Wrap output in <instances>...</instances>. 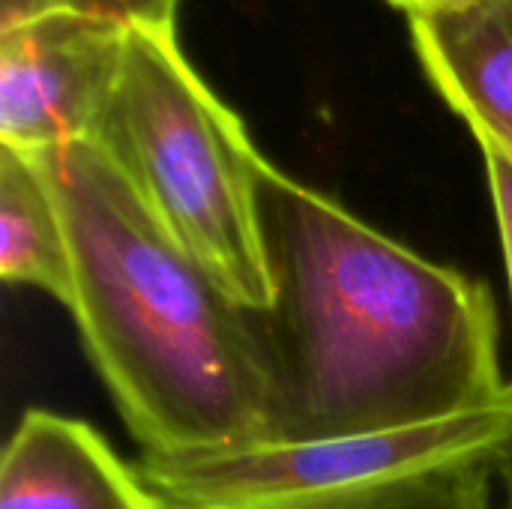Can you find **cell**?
Wrapping results in <instances>:
<instances>
[{
  "instance_id": "6da1fadb",
  "label": "cell",
  "mask_w": 512,
  "mask_h": 509,
  "mask_svg": "<svg viewBox=\"0 0 512 509\" xmlns=\"http://www.w3.org/2000/svg\"><path fill=\"white\" fill-rule=\"evenodd\" d=\"M273 303L255 312L267 438L312 441L498 405L489 285L381 234L267 159L258 171Z\"/></svg>"
},
{
  "instance_id": "7a4b0ae2",
  "label": "cell",
  "mask_w": 512,
  "mask_h": 509,
  "mask_svg": "<svg viewBox=\"0 0 512 509\" xmlns=\"http://www.w3.org/2000/svg\"><path fill=\"white\" fill-rule=\"evenodd\" d=\"M33 159L69 234V312L141 456L264 441L255 312L225 297L99 144L75 141Z\"/></svg>"
},
{
  "instance_id": "3957f363",
  "label": "cell",
  "mask_w": 512,
  "mask_h": 509,
  "mask_svg": "<svg viewBox=\"0 0 512 509\" xmlns=\"http://www.w3.org/2000/svg\"><path fill=\"white\" fill-rule=\"evenodd\" d=\"M162 228L249 312L273 303L258 171L240 117L198 78L174 30L129 27L126 57L93 138Z\"/></svg>"
},
{
  "instance_id": "277c9868",
  "label": "cell",
  "mask_w": 512,
  "mask_h": 509,
  "mask_svg": "<svg viewBox=\"0 0 512 509\" xmlns=\"http://www.w3.org/2000/svg\"><path fill=\"white\" fill-rule=\"evenodd\" d=\"M507 465L512 387L498 405L444 420L135 462L162 509H348L429 474Z\"/></svg>"
},
{
  "instance_id": "5b68a950",
  "label": "cell",
  "mask_w": 512,
  "mask_h": 509,
  "mask_svg": "<svg viewBox=\"0 0 512 509\" xmlns=\"http://www.w3.org/2000/svg\"><path fill=\"white\" fill-rule=\"evenodd\" d=\"M126 39L129 24L69 6L0 30V147L39 156L93 141Z\"/></svg>"
},
{
  "instance_id": "8992f818",
  "label": "cell",
  "mask_w": 512,
  "mask_h": 509,
  "mask_svg": "<svg viewBox=\"0 0 512 509\" xmlns=\"http://www.w3.org/2000/svg\"><path fill=\"white\" fill-rule=\"evenodd\" d=\"M0 509H162L135 465L81 420L27 411L0 462Z\"/></svg>"
},
{
  "instance_id": "52a82bcc",
  "label": "cell",
  "mask_w": 512,
  "mask_h": 509,
  "mask_svg": "<svg viewBox=\"0 0 512 509\" xmlns=\"http://www.w3.org/2000/svg\"><path fill=\"white\" fill-rule=\"evenodd\" d=\"M420 63L480 144L512 162V0L411 18Z\"/></svg>"
},
{
  "instance_id": "ba28073f",
  "label": "cell",
  "mask_w": 512,
  "mask_h": 509,
  "mask_svg": "<svg viewBox=\"0 0 512 509\" xmlns=\"http://www.w3.org/2000/svg\"><path fill=\"white\" fill-rule=\"evenodd\" d=\"M0 276L72 306V249L60 204L33 156L0 147Z\"/></svg>"
},
{
  "instance_id": "9c48e42d",
  "label": "cell",
  "mask_w": 512,
  "mask_h": 509,
  "mask_svg": "<svg viewBox=\"0 0 512 509\" xmlns=\"http://www.w3.org/2000/svg\"><path fill=\"white\" fill-rule=\"evenodd\" d=\"M492 468L441 471L378 492L348 509H489Z\"/></svg>"
},
{
  "instance_id": "30bf717a",
  "label": "cell",
  "mask_w": 512,
  "mask_h": 509,
  "mask_svg": "<svg viewBox=\"0 0 512 509\" xmlns=\"http://www.w3.org/2000/svg\"><path fill=\"white\" fill-rule=\"evenodd\" d=\"M60 6L87 12V15H102L129 27H162L174 30V9L177 0H60Z\"/></svg>"
},
{
  "instance_id": "8fae6325",
  "label": "cell",
  "mask_w": 512,
  "mask_h": 509,
  "mask_svg": "<svg viewBox=\"0 0 512 509\" xmlns=\"http://www.w3.org/2000/svg\"><path fill=\"white\" fill-rule=\"evenodd\" d=\"M483 159H486V174H489V189H492V204L498 216V234L504 246V261H507V276H510L512 294V162L495 147L480 144Z\"/></svg>"
},
{
  "instance_id": "7c38bea8",
  "label": "cell",
  "mask_w": 512,
  "mask_h": 509,
  "mask_svg": "<svg viewBox=\"0 0 512 509\" xmlns=\"http://www.w3.org/2000/svg\"><path fill=\"white\" fill-rule=\"evenodd\" d=\"M57 6L60 0H0V30H12Z\"/></svg>"
},
{
  "instance_id": "4fadbf2b",
  "label": "cell",
  "mask_w": 512,
  "mask_h": 509,
  "mask_svg": "<svg viewBox=\"0 0 512 509\" xmlns=\"http://www.w3.org/2000/svg\"><path fill=\"white\" fill-rule=\"evenodd\" d=\"M390 3L405 9L411 18H423V15H435V12H447V9L465 6L471 0H390Z\"/></svg>"
},
{
  "instance_id": "5bb4252c",
  "label": "cell",
  "mask_w": 512,
  "mask_h": 509,
  "mask_svg": "<svg viewBox=\"0 0 512 509\" xmlns=\"http://www.w3.org/2000/svg\"><path fill=\"white\" fill-rule=\"evenodd\" d=\"M510 509H512V489H510Z\"/></svg>"
}]
</instances>
